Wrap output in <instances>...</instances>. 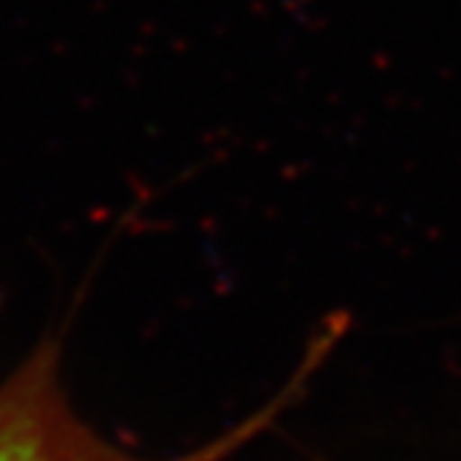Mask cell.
<instances>
[{"mask_svg": "<svg viewBox=\"0 0 461 461\" xmlns=\"http://www.w3.org/2000/svg\"><path fill=\"white\" fill-rule=\"evenodd\" d=\"M242 428L173 458L131 453L84 422L61 381V348L40 342L0 381V461H228L245 447Z\"/></svg>", "mask_w": 461, "mask_h": 461, "instance_id": "1", "label": "cell"}]
</instances>
